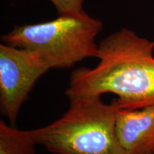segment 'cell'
<instances>
[{"instance_id": "cell-5", "label": "cell", "mask_w": 154, "mask_h": 154, "mask_svg": "<svg viewBox=\"0 0 154 154\" xmlns=\"http://www.w3.org/2000/svg\"><path fill=\"white\" fill-rule=\"evenodd\" d=\"M116 133L126 154H154V104L119 109Z\"/></svg>"}, {"instance_id": "cell-2", "label": "cell", "mask_w": 154, "mask_h": 154, "mask_svg": "<svg viewBox=\"0 0 154 154\" xmlns=\"http://www.w3.org/2000/svg\"><path fill=\"white\" fill-rule=\"evenodd\" d=\"M68 99L69 108L61 118L30 131L36 144L55 154H126L116 133L120 107L115 100L107 104L100 96Z\"/></svg>"}, {"instance_id": "cell-1", "label": "cell", "mask_w": 154, "mask_h": 154, "mask_svg": "<svg viewBox=\"0 0 154 154\" xmlns=\"http://www.w3.org/2000/svg\"><path fill=\"white\" fill-rule=\"evenodd\" d=\"M154 41L129 29L109 34L99 44V62L73 71L67 97L113 94L120 109L154 104Z\"/></svg>"}, {"instance_id": "cell-4", "label": "cell", "mask_w": 154, "mask_h": 154, "mask_svg": "<svg viewBox=\"0 0 154 154\" xmlns=\"http://www.w3.org/2000/svg\"><path fill=\"white\" fill-rule=\"evenodd\" d=\"M49 70L32 51L0 44V107L9 124L14 126L36 82Z\"/></svg>"}, {"instance_id": "cell-3", "label": "cell", "mask_w": 154, "mask_h": 154, "mask_svg": "<svg viewBox=\"0 0 154 154\" xmlns=\"http://www.w3.org/2000/svg\"><path fill=\"white\" fill-rule=\"evenodd\" d=\"M102 28L101 20L86 12L59 14L49 22L16 25L1 39L35 54L50 69H66L87 58H98L96 38Z\"/></svg>"}, {"instance_id": "cell-6", "label": "cell", "mask_w": 154, "mask_h": 154, "mask_svg": "<svg viewBox=\"0 0 154 154\" xmlns=\"http://www.w3.org/2000/svg\"><path fill=\"white\" fill-rule=\"evenodd\" d=\"M36 145L30 131L19 130L0 121V154H35Z\"/></svg>"}, {"instance_id": "cell-7", "label": "cell", "mask_w": 154, "mask_h": 154, "mask_svg": "<svg viewBox=\"0 0 154 154\" xmlns=\"http://www.w3.org/2000/svg\"><path fill=\"white\" fill-rule=\"evenodd\" d=\"M59 14H78L85 12L83 6L85 0H49Z\"/></svg>"}]
</instances>
